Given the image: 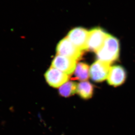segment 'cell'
Listing matches in <instances>:
<instances>
[{
  "label": "cell",
  "mask_w": 135,
  "mask_h": 135,
  "mask_svg": "<svg viewBox=\"0 0 135 135\" xmlns=\"http://www.w3.org/2000/svg\"><path fill=\"white\" fill-rule=\"evenodd\" d=\"M57 55L78 60L82 56V51L75 47L67 37L61 40L57 47Z\"/></svg>",
  "instance_id": "cell-2"
},
{
  "label": "cell",
  "mask_w": 135,
  "mask_h": 135,
  "mask_svg": "<svg viewBox=\"0 0 135 135\" xmlns=\"http://www.w3.org/2000/svg\"><path fill=\"white\" fill-rule=\"evenodd\" d=\"M93 85L88 81H83L78 84L77 92L81 98L88 99L92 97L94 93Z\"/></svg>",
  "instance_id": "cell-9"
},
{
  "label": "cell",
  "mask_w": 135,
  "mask_h": 135,
  "mask_svg": "<svg viewBox=\"0 0 135 135\" xmlns=\"http://www.w3.org/2000/svg\"><path fill=\"white\" fill-rule=\"evenodd\" d=\"M108 34L100 27H96L89 32L87 41L88 50L96 53L104 42Z\"/></svg>",
  "instance_id": "cell-3"
},
{
  "label": "cell",
  "mask_w": 135,
  "mask_h": 135,
  "mask_svg": "<svg viewBox=\"0 0 135 135\" xmlns=\"http://www.w3.org/2000/svg\"><path fill=\"white\" fill-rule=\"evenodd\" d=\"M78 84L74 81H67L59 88V94L65 97L71 96L77 92Z\"/></svg>",
  "instance_id": "cell-11"
},
{
  "label": "cell",
  "mask_w": 135,
  "mask_h": 135,
  "mask_svg": "<svg viewBox=\"0 0 135 135\" xmlns=\"http://www.w3.org/2000/svg\"><path fill=\"white\" fill-rule=\"evenodd\" d=\"M47 82L51 86L57 88L67 82L69 79V75L51 66L45 74Z\"/></svg>",
  "instance_id": "cell-7"
},
{
  "label": "cell",
  "mask_w": 135,
  "mask_h": 135,
  "mask_svg": "<svg viewBox=\"0 0 135 135\" xmlns=\"http://www.w3.org/2000/svg\"><path fill=\"white\" fill-rule=\"evenodd\" d=\"M89 32L82 27H76L71 30L68 34V39L77 48L87 50V41Z\"/></svg>",
  "instance_id": "cell-4"
},
{
  "label": "cell",
  "mask_w": 135,
  "mask_h": 135,
  "mask_svg": "<svg viewBox=\"0 0 135 135\" xmlns=\"http://www.w3.org/2000/svg\"><path fill=\"white\" fill-rule=\"evenodd\" d=\"M119 42L118 39L108 34L101 48L96 52L98 60L111 64L119 55Z\"/></svg>",
  "instance_id": "cell-1"
},
{
  "label": "cell",
  "mask_w": 135,
  "mask_h": 135,
  "mask_svg": "<svg viewBox=\"0 0 135 135\" xmlns=\"http://www.w3.org/2000/svg\"><path fill=\"white\" fill-rule=\"evenodd\" d=\"M126 79V71L123 67L114 66L110 68L107 78V82L110 85L119 86L124 83Z\"/></svg>",
  "instance_id": "cell-8"
},
{
  "label": "cell",
  "mask_w": 135,
  "mask_h": 135,
  "mask_svg": "<svg viewBox=\"0 0 135 135\" xmlns=\"http://www.w3.org/2000/svg\"><path fill=\"white\" fill-rule=\"evenodd\" d=\"M77 60L57 55L53 59L51 66L68 75H71L76 67Z\"/></svg>",
  "instance_id": "cell-6"
},
{
  "label": "cell",
  "mask_w": 135,
  "mask_h": 135,
  "mask_svg": "<svg viewBox=\"0 0 135 135\" xmlns=\"http://www.w3.org/2000/svg\"><path fill=\"white\" fill-rule=\"evenodd\" d=\"M110 64L98 60L92 64L90 68V76L92 80L101 82L106 79L109 75Z\"/></svg>",
  "instance_id": "cell-5"
},
{
  "label": "cell",
  "mask_w": 135,
  "mask_h": 135,
  "mask_svg": "<svg viewBox=\"0 0 135 135\" xmlns=\"http://www.w3.org/2000/svg\"><path fill=\"white\" fill-rule=\"evenodd\" d=\"M89 66L87 64L79 63L76 66L75 69V80L81 81H86L89 78L90 73Z\"/></svg>",
  "instance_id": "cell-10"
}]
</instances>
